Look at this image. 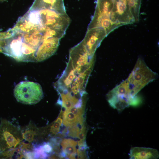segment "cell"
Listing matches in <instances>:
<instances>
[{
  "mask_svg": "<svg viewBox=\"0 0 159 159\" xmlns=\"http://www.w3.org/2000/svg\"><path fill=\"white\" fill-rule=\"evenodd\" d=\"M92 69L86 64L68 62L54 87L60 94L82 98L87 95L86 87Z\"/></svg>",
  "mask_w": 159,
  "mask_h": 159,
  "instance_id": "cell-1",
  "label": "cell"
},
{
  "mask_svg": "<svg viewBox=\"0 0 159 159\" xmlns=\"http://www.w3.org/2000/svg\"><path fill=\"white\" fill-rule=\"evenodd\" d=\"M23 141L21 128L7 120L1 118L0 123V159L19 158Z\"/></svg>",
  "mask_w": 159,
  "mask_h": 159,
  "instance_id": "cell-2",
  "label": "cell"
},
{
  "mask_svg": "<svg viewBox=\"0 0 159 159\" xmlns=\"http://www.w3.org/2000/svg\"><path fill=\"white\" fill-rule=\"evenodd\" d=\"M106 98L110 106L120 112L130 106H138L143 101L141 97L133 95L127 79L109 91Z\"/></svg>",
  "mask_w": 159,
  "mask_h": 159,
  "instance_id": "cell-3",
  "label": "cell"
},
{
  "mask_svg": "<svg viewBox=\"0 0 159 159\" xmlns=\"http://www.w3.org/2000/svg\"><path fill=\"white\" fill-rule=\"evenodd\" d=\"M158 77V74L147 65L144 60L138 58L127 80L133 95L136 96L145 86Z\"/></svg>",
  "mask_w": 159,
  "mask_h": 159,
  "instance_id": "cell-4",
  "label": "cell"
},
{
  "mask_svg": "<svg viewBox=\"0 0 159 159\" xmlns=\"http://www.w3.org/2000/svg\"><path fill=\"white\" fill-rule=\"evenodd\" d=\"M31 8L36 10L44 26L56 32L62 38L63 37L70 22L66 13H60L48 9Z\"/></svg>",
  "mask_w": 159,
  "mask_h": 159,
  "instance_id": "cell-5",
  "label": "cell"
},
{
  "mask_svg": "<svg viewBox=\"0 0 159 159\" xmlns=\"http://www.w3.org/2000/svg\"><path fill=\"white\" fill-rule=\"evenodd\" d=\"M16 100L21 103L33 105L39 102L43 97V92L40 85L33 82L24 81L16 85L14 91Z\"/></svg>",
  "mask_w": 159,
  "mask_h": 159,
  "instance_id": "cell-6",
  "label": "cell"
},
{
  "mask_svg": "<svg viewBox=\"0 0 159 159\" xmlns=\"http://www.w3.org/2000/svg\"><path fill=\"white\" fill-rule=\"evenodd\" d=\"M107 36L105 31L102 27L88 29L81 42L88 52L91 55H94L97 48Z\"/></svg>",
  "mask_w": 159,
  "mask_h": 159,
  "instance_id": "cell-7",
  "label": "cell"
},
{
  "mask_svg": "<svg viewBox=\"0 0 159 159\" xmlns=\"http://www.w3.org/2000/svg\"><path fill=\"white\" fill-rule=\"evenodd\" d=\"M112 12L118 21L122 25L135 22L128 5L127 0H113Z\"/></svg>",
  "mask_w": 159,
  "mask_h": 159,
  "instance_id": "cell-8",
  "label": "cell"
},
{
  "mask_svg": "<svg viewBox=\"0 0 159 159\" xmlns=\"http://www.w3.org/2000/svg\"><path fill=\"white\" fill-rule=\"evenodd\" d=\"M60 39L51 37L46 39L39 49L35 58L36 62H41L53 55L57 50Z\"/></svg>",
  "mask_w": 159,
  "mask_h": 159,
  "instance_id": "cell-9",
  "label": "cell"
},
{
  "mask_svg": "<svg viewBox=\"0 0 159 159\" xmlns=\"http://www.w3.org/2000/svg\"><path fill=\"white\" fill-rule=\"evenodd\" d=\"M129 155L130 158L131 159H158L159 154L155 149L135 147L131 148Z\"/></svg>",
  "mask_w": 159,
  "mask_h": 159,
  "instance_id": "cell-10",
  "label": "cell"
},
{
  "mask_svg": "<svg viewBox=\"0 0 159 159\" xmlns=\"http://www.w3.org/2000/svg\"><path fill=\"white\" fill-rule=\"evenodd\" d=\"M30 7L48 9L60 13H66L63 0H34Z\"/></svg>",
  "mask_w": 159,
  "mask_h": 159,
  "instance_id": "cell-11",
  "label": "cell"
},
{
  "mask_svg": "<svg viewBox=\"0 0 159 159\" xmlns=\"http://www.w3.org/2000/svg\"><path fill=\"white\" fill-rule=\"evenodd\" d=\"M21 130L23 140L32 144L39 141V128L32 122Z\"/></svg>",
  "mask_w": 159,
  "mask_h": 159,
  "instance_id": "cell-12",
  "label": "cell"
},
{
  "mask_svg": "<svg viewBox=\"0 0 159 159\" xmlns=\"http://www.w3.org/2000/svg\"><path fill=\"white\" fill-rule=\"evenodd\" d=\"M78 143L71 139H64L62 141L61 145L63 151L69 158L74 159L77 155V149L76 147Z\"/></svg>",
  "mask_w": 159,
  "mask_h": 159,
  "instance_id": "cell-13",
  "label": "cell"
},
{
  "mask_svg": "<svg viewBox=\"0 0 159 159\" xmlns=\"http://www.w3.org/2000/svg\"><path fill=\"white\" fill-rule=\"evenodd\" d=\"M63 123L66 127H69L83 123V117H78L71 112L65 110L63 115Z\"/></svg>",
  "mask_w": 159,
  "mask_h": 159,
  "instance_id": "cell-14",
  "label": "cell"
},
{
  "mask_svg": "<svg viewBox=\"0 0 159 159\" xmlns=\"http://www.w3.org/2000/svg\"><path fill=\"white\" fill-rule=\"evenodd\" d=\"M131 13L135 22L138 21L142 0H127Z\"/></svg>",
  "mask_w": 159,
  "mask_h": 159,
  "instance_id": "cell-15",
  "label": "cell"
},
{
  "mask_svg": "<svg viewBox=\"0 0 159 159\" xmlns=\"http://www.w3.org/2000/svg\"><path fill=\"white\" fill-rule=\"evenodd\" d=\"M63 120L61 117H59L50 126L49 128V132L52 134L56 135L59 132Z\"/></svg>",
  "mask_w": 159,
  "mask_h": 159,
  "instance_id": "cell-16",
  "label": "cell"
},
{
  "mask_svg": "<svg viewBox=\"0 0 159 159\" xmlns=\"http://www.w3.org/2000/svg\"><path fill=\"white\" fill-rule=\"evenodd\" d=\"M9 35L8 30L5 32H0V53H2L5 45V40Z\"/></svg>",
  "mask_w": 159,
  "mask_h": 159,
  "instance_id": "cell-17",
  "label": "cell"
},
{
  "mask_svg": "<svg viewBox=\"0 0 159 159\" xmlns=\"http://www.w3.org/2000/svg\"><path fill=\"white\" fill-rule=\"evenodd\" d=\"M66 110L69 111L78 117H83L84 108H77L73 107Z\"/></svg>",
  "mask_w": 159,
  "mask_h": 159,
  "instance_id": "cell-18",
  "label": "cell"
},
{
  "mask_svg": "<svg viewBox=\"0 0 159 159\" xmlns=\"http://www.w3.org/2000/svg\"><path fill=\"white\" fill-rule=\"evenodd\" d=\"M86 134V128L84 124L81 128L79 134L78 138L80 141H84L85 139Z\"/></svg>",
  "mask_w": 159,
  "mask_h": 159,
  "instance_id": "cell-19",
  "label": "cell"
},
{
  "mask_svg": "<svg viewBox=\"0 0 159 159\" xmlns=\"http://www.w3.org/2000/svg\"><path fill=\"white\" fill-rule=\"evenodd\" d=\"M42 145L44 151L47 154L52 153L53 151V148L49 142L44 143Z\"/></svg>",
  "mask_w": 159,
  "mask_h": 159,
  "instance_id": "cell-20",
  "label": "cell"
},
{
  "mask_svg": "<svg viewBox=\"0 0 159 159\" xmlns=\"http://www.w3.org/2000/svg\"><path fill=\"white\" fill-rule=\"evenodd\" d=\"M6 0H0V1L1 2H3L4 1Z\"/></svg>",
  "mask_w": 159,
  "mask_h": 159,
  "instance_id": "cell-21",
  "label": "cell"
}]
</instances>
